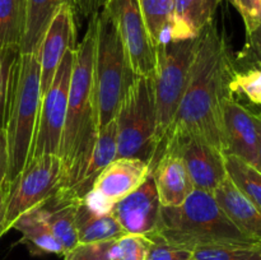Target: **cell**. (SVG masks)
Here are the masks:
<instances>
[{"label": "cell", "mask_w": 261, "mask_h": 260, "mask_svg": "<svg viewBox=\"0 0 261 260\" xmlns=\"http://www.w3.org/2000/svg\"><path fill=\"white\" fill-rule=\"evenodd\" d=\"M236 69L226 38L213 20L199 33L189 84L160 153L170 137L189 134L226 154L223 110L233 97L231 83Z\"/></svg>", "instance_id": "cell-1"}, {"label": "cell", "mask_w": 261, "mask_h": 260, "mask_svg": "<svg viewBox=\"0 0 261 260\" xmlns=\"http://www.w3.org/2000/svg\"><path fill=\"white\" fill-rule=\"evenodd\" d=\"M98 12L89 18L86 35L74 51L68 110L58 150L64 166L63 185L88 160L99 130L94 89V51Z\"/></svg>", "instance_id": "cell-2"}, {"label": "cell", "mask_w": 261, "mask_h": 260, "mask_svg": "<svg viewBox=\"0 0 261 260\" xmlns=\"http://www.w3.org/2000/svg\"><path fill=\"white\" fill-rule=\"evenodd\" d=\"M158 237L172 246L193 250L213 245H261L241 231L213 193L195 190L178 206H162Z\"/></svg>", "instance_id": "cell-3"}, {"label": "cell", "mask_w": 261, "mask_h": 260, "mask_svg": "<svg viewBox=\"0 0 261 260\" xmlns=\"http://www.w3.org/2000/svg\"><path fill=\"white\" fill-rule=\"evenodd\" d=\"M40 79L38 53L19 54L4 127L9 152L8 184L19 176L30 161L42 101Z\"/></svg>", "instance_id": "cell-4"}, {"label": "cell", "mask_w": 261, "mask_h": 260, "mask_svg": "<svg viewBox=\"0 0 261 260\" xmlns=\"http://www.w3.org/2000/svg\"><path fill=\"white\" fill-rule=\"evenodd\" d=\"M135 78L114 18L102 7L97 20L94 51V89L99 129L115 120Z\"/></svg>", "instance_id": "cell-5"}, {"label": "cell", "mask_w": 261, "mask_h": 260, "mask_svg": "<svg viewBox=\"0 0 261 260\" xmlns=\"http://www.w3.org/2000/svg\"><path fill=\"white\" fill-rule=\"evenodd\" d=\"M115 121L117 158H138L149 165L157 149L154 75L134 79Z\"/></svg>", "instance_id": "cell-6"}, {"label": "cell", "mask_w": 261, "mask_h": 260, "mask_svg": "<svg viewBox=\"0 0 261 260\" xmlns=\"http://www.w3.org/2000/svg\"><path fill=\"white\" fill-rule=\"evenodd\" d=\"M196 46L198 36L190 40L163 42L155 47L154 94L157 110V149L154 157L160 153L165 143L189 84Z\"/></svg>", "instance_id": "cell-7"}, {"label": "cell", "mask_w": 261, "mask_h": 260, "mask_svg": "<svg viewBox=\"0 0 261 260\" xmlns=\"http://www.w3.org/2000/svg\"><path fill=\"white\" fill-rule=\"evenodd\" d=\"M63 181L64 166L58 154L31 158L19 176L9 184L0 236H4L22 214L48 200Z\"/></svg>", "instance_id": "cell-8"}, {"label": "cell", "mask_w": 261, "mask_h": 260, "mask_svg": "<svg viewBox=\"0 0 261 260\" xmlns=\"http://www.w3.org/2000/svg\"><path fill=\"white\" fill-rule=\"evenodd\" d=\"M74 50L64 55L54 81L41 101L37 130L31 158L42 154H58L68 110L69 88L74 64ZM30 162V161H28Z\"/></svg>", "instance_id": "cell-9"}, {"label": "cell", "mask_w": 261, "mask_h": 260, "mask_svg": "<svg viewBox=\"0 0 261 260\" xmlns=\"http://www.w3.org/2000/svg\"><path fill=\"white\" fill-rule=\"evenodd\" d=\"M103 7L114 18L135 75H154L157 46L148 32L138 0H106Z\"/></svg>", "instance_id": "cell-10"}, {"label": "cell", "mask_w": 261, "mask_h": 260, "mask_svg": "<svg viewBox=\"0 0 261 260\" xmlns=\"http://www.w3.org/2000/svg\"><path fill=\"white\" fill-rule=\"evenodd\" d=\"M150 167L138 158H116L92 185L83 203L96 213H109L112 206L139 188L149 176Z\"/></svg>", "instance_id": "cell-11"}, {"label": "cell", "mask_w": 261, "mask_h": 260, "mask_svg": "<svg viewBox=\"0 0 261 260\" xmlns=\"http://www.w3.org/2000/svg\"><path fill=\"white\" fill-rule=\"evenodd\" d=\"M165 148L180 155L194 189L214 193L227 177L224 154L201 138L189 134L173 135L168 138Z\"/></svg>", "instance_id": "cell-12"}, {"label": "cell", "mask_w": 261, "mask_h": 260, "mask_svg": "<svg viewBox=\"0 0 261 260\" xmlns=\"http://www.w3.org/2000/svg\"><path fill=\"white\" fill-rule=\"evenodd\" d=\"M161 209L157 188L149 173L139 188L117 201L110 212L126 235L150 237L160 227Z\"/></svg>", "instance_id": "cell-13"}, {"label": "cell", "mask_w": 261, "mask_h": 260, "mask_svg": "<svg viewBox=\"0 0 261 260\" xmlns=\"http://www.w3.org/2000/svg\"><path fill=\"white\" fill-rule=\"evenodd\" d=\"M75 8L65 4L54 15L38 50L41 73V96L46 93L56 70L69 50L76 47Z\"/></svg>", "instance_id": "cell-14"}, {"label": "cell", "mask_w": 261, "mask_h": 260, "mask_svg": "<svg viewBox=\"0 0 261 260\" xmlns=\"http://www.w3.org/2000/svg\"><path fill=\"white\" fill-rule=\"evenodd\" d=\"M223 125L226 154L236 155L256 167L261 116L232 97L224 105Z\"/></svg>", "instance_id": "cell-15"}, {"label": "cell", "mask_w": 261, "mask_h": 260, "mask_svg": "<svg viewBox=\"0 0 261 260\" xmlns=\"http://www.w3.org/2000/svg\"><path fill=\"white\" fill-rule=\"evenodd\" d=\"M117 158L116 121L112 120L98 130L93 150L88 160L61 186V190L75 198L83 199L91 190L99 173Z\"/></svg>", "instance_id": "cell-16"}, {"label": "cell", "mask_w": 261, "mask_h": 260, "mask_svg": "<svg viewBox=\"0 0 261 260\" xmlns=\"http://www.w3.org/2000/svg\"><path fill=\"white\" fill-rule=\"evenodd\" d=\"M149 167L162 206L181 205L195 190L182 160L170 148H165Z\"/></svg>", "instance_id": "cell-17"}, {"label": "cell", "mask_w": 261, "mask_h": 260, "mask_svg": "<svg viewBox=\"0 0 261 260\" xmlns=\"http://www.w3.org/2000/svg\"><path fill=\"white\" fill-rule=\"evenodd\" d=\"M82 199L59 189L41 206L43 218L50 231L64 249V255L78 246L76 233V209Z\"/></svg>", "instance_id": "cell-18"}, {"label": "cell", "mask_w": 261, "mask_h": 260, "mask_svg": "<svg viewBox=\"0 0 261 260\" xmlns=\"http://www.w3.org/2000/svg\"><path fill=\"white\" fill-rule=\"evenodd\" d=\"M214 196L228 218L247 236L261 244V209L247 199L227 176Z\"/></svg>", "instance_id": "cell-19"}, {"label": "cell", "mask_w": 261, "mask_h": 260, "mask_svg": "<svg viewBox=\"0 0 261 260\" xmlns=\"http://www.w3.org/2000/svg\"><path fill=\"white\" fill-rule=\"evenodd\" d=\"M222 0H176L171 41L190 40L213 22Z\"/></svg>", "instance_id": "cell-20"}, {"label": "cell", "mask_w": 261, "mask_h": 260, "mask_svg": "<svg viewBox=\"0 0 261 260\" xmlns=\"http://www.w3.org/2000/svg\"><path fill=\"white\" fill-rule=\"evenodd\" d=\"M12 228L22 233L19 244L25 245L32 256L48 254L64 256L63 246L46 224L41 206H36L22 214L13 223Z\"/></svg>", "instance_id": "cell-21"}, {"label": "cell", "mask_w": 261, "mask_h": 260, "mask_svg": "<svg viewBox=\"0 0 261 260\" xmlns=\"http://www.w3.org/2000/svg\"><path fill=\"white\" fill-rule=\"evenodd\" d=\"M75 8V0H27L25 27L20 42V54L38 53L48 24L63 5Z\"/></svg>", "instance_id": "cell-22"}, {"label": "cell", "mask_w": 261, "mask_h": 260, "mask_svg": "<svg viewBox=\"0 0 261 260\" xmlns=\"http://www.w3.org/2000/svg\"><path fill=\"white\" fill-rule=\"evenodd\" d=\"M75 223L79 245L115 241L126 235L111 212L96 213L83 203V199L76 209Z\"/></svg>", "instance_id": "cell-23"}, {"label": "cell", "mask_w": 261, "mask_h": 260, "mask_svg": "<svg viewBox=\"0 0 261 260\" xmlns=\"http://www.w3.org/2000/svg\"><path fill=\"white\" fill-rule=\"evenodd\" d=\"M138 4L154 45L170 42L176 0H138Z\"/></svg>", "instance_id": "cell-24"}, {"label": "cell", "mask_w": 261, "mask_h": 260, "mask_svg": "<svg viewBox=\"0 0 261 260\" xmlns=\"http://www.w3.org/2000/svg\"><path fill=\"white\" fill-rule=\"evenodd\" d=\"M27 0H0V46L18 47L25 27Z\"/></svg>", "instance_id": "cell-25"}, {"label": "cell", "mask_w": 261, "mask_h": 260, "mask_svg": "<svg viewBox=\"0 0 261 260\" xmlns=\"http://www.w3.org/2000/svg\"><path fill=\"white\" fill-rule=\"evenodd\" d=\"M227 176L233 185L261 209V171L232 154L224 155Z\"/></svg>", "instance_id": "cell-26"}, {"label": "cell", "mask_w": 261, "mask_h": 260, "mask_svg": "<svg viewBox=\"0 0 261 260\" xmlns=\"http://www.w3.org/2000/svg\"><path fill=\"white\" fill-rule=\"evenodd\" d=\"M189 260H261V245H213L191 251Z\"/></svg>", "instance_id": "cell-27"}, {"label": "cell", "mask_w": 261, "mask_h": 260, "mask_svg": "<svg viewBox=\"0 0 261 260\" xmlns=\"http://www.w3.org/2000/svg\"><path fill=\"white\" fill-rule=\"evenodd\" d=\"M19 54L20 51L18 47L0 46V127H5L7 122L15 64Z\"/></svg>", "instance_id": "cell-28"}, {"label": "cell", "mask_w": 261, "mask_h": 260, "mask_svg": "<svg viewBox=\"0 0 261 260\" xmlns=\"http://www.w3.org/2000/svg\"><path fill=\"white\" fill-rule=\"evenodd\" d=\"M152 240L142 235H124L112 241L110 260H145Z\"/></svg>", "instance_id": "cell-29"}, {"label": "cell", "mask_w": 261, "mask_h": 260, "mask_svg": "<svg viewBox=\"0 0 261 260\" xmlns=\"http://www.w3.org/2000/svg\"><path fill=\"white\" fill-rule=\"evenodd\" d=\"M232 92L246 96L252 103L261 106V65L251 63L245 70H237L231 83Z\"/></svg>", "instance_id": "cell-30"}, {"label": "cell", "mask_w": 261, "mask_h": 260, "mask_svg": "<svg viewBox=\"0 0 261 260\" xmlns=\"http://www.w3.org/2000/svg\"><path fill=\"white\" fill-rule=\"evenodd\" d=\"M152 240L145 260H189L191 251L181 247L172 246L158 237H149Z\"/></svg>", "instance_id": "cell-31"}, {"label": "cell", "mask_w": 261, "mask_h": 260, "mask_svg": "<svg viewBox=\"0 0 261 260\" xmlns=\"http://www.w3.org/2000/svg\"><path fill=\"white\" fill-rule=\"evenodd\" d=\"M112 241L78 245L64 255V260H110L109 250Z\"/></svg>", "instance_id": "cell-32"}, {"label": "cell", "mask_w": 261, "mask_h": 260, "mask_svg": "<svg viewBox=\"0 0 261 260\" xmlns=\"http://www.w3.org/2000/svg\"><path fill=\"white\" fill-rule=\"evenodd\" d=\"M228 2L241 14L246 32L261 24V0H228Z\"/></svg>", "instance_id": "cell-33"}, {"label": "cell", "mask_w": 261, "mask_h": 260, "mask_svg": "<svg viewBox=\"0 0 261 260\" xmlns=\"http://www.w3.org/2000/svg\"><path fill=\"white\" fill-rule=\"evenodd\" d=\"M245 55L250 63H256L261 65V24L246 32Z\"/></svg>", "instance_id": "cell-34"}, {"label": "cell", "mask_w": 261, "mask_h": 260, "mask_svg": "<svg viewBox=\"0 0 261 260\" xmlns=\"http://www.w3.org/2000/svg\"><path fill=\"white\" fill-rule=\"evenodd\" d=\"M8 170H9V152H8L7 133L0 127V186L8 185Z\"/></svg>", "instance_id": "cell-35"}, {"label": "cell", "mask_w": 261, "mask_h": 260, "mask_svg": "<svg viewBox=\"0 0 261 260\" xmlns=\"http://www.w3.org/2000/svg\"><path fill=\"white\" fill-rule=\"evenodd\" d=\"M106 0H75V12L81 13L83 17L91 18L94 13L103 7Z\"/></svg>", "instance_id": "cell-36"}, {"label": "cell", "mask_w": 261, "mask_h": 260, "mask_svg": "<svg viewBox=\"0 0 261 260\" xmlns=\"http://www.w3.org/2000/svg\"><path fill=\"white\" fill-rule=\"evenodd\" d=\"M8 191H9V184H8V185L0 186V229H2L3 221H4L5 204H7ZM0 239H2V236H0Z\"/></svg>", "instance_id": "cell-37"}, {"label": "cell", "mask_w": 261, "mask_h": 260, "mask_svg": "<svg viewBox=\"0 0 261 260\" xmlns=\"http://www.w3.org/2000/svg\"><path fill=\"white\" fill-rule=\"evenodd\" d=\"M257 170L261 171V132L259 135V145H257V165H256Z\"/></svg>", "instance_id": "cell-38"}]
</instances>
